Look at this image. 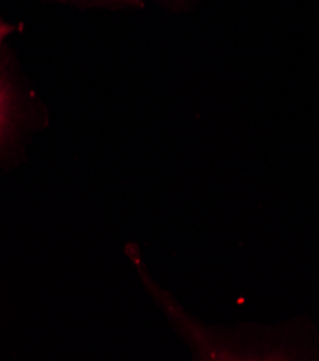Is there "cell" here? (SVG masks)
Listing matches in <instances>:
<instances>
[{
  "label": "cell",
  "instance_id": "1",
  "mask_svg": "<svg viewBox=\"0 0 319 361\" xmlns=\"http://www.w3.org/2000/svg\"><path fill=\"white\" fill-rule=\"evenodd\" d=\"M5 118V92L0 88V126H2Z\"/></svg>",
  "mask_w": 319,
  "mask_h": 361
},
{
  "label": "cell",
  "instance_id": "2",
  "mask_svg": "<svg viewBox=\"0 0 319 361\" xmlns=\"http://www.w3.org/2000/svg\"><path fill=\"white\" fill-rule=\"evenodd\" d=\"M9 32H12V26H8V25L0 22V42H2V39L5 38V36H6Z\"/></svg>",
  "mask_w": 319,
  "mask_h": 361
}]
</instances>
